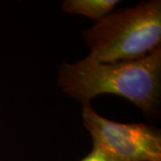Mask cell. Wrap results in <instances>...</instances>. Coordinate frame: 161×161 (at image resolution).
I'll list each match as a JSON object with an SVG mask.
<instances>
[{"label":"cell","mask_w":161,"mask_h":161,"mask_svg":"<svg viewBox=\"0 0 161 161\" xmlns=\"http://www.w3.org/2000/svg\"><path fill=\"white\" fill-rule=\"evenodd\" d=\"M82 119L93 143L101 146L118 161H161L159 129L142 123L108 120L92 109L90 103L83 105Z\"/></svg>","instance_id":"cell-3"},{"label":"cell","mask_w":161,"mask_h":161,"mask_svg":"<svg viewBox=\"0 0 161 161\" xmlns=\"http://www.w3.org/2000/svg\"><path fill=\"white\" fill-rule=\"evenodd\" d=\"M80 161H118L108 151L98 144L93 143L92 150Z\"/></svg>","instance_id":"cell-5"},{"label":"cell","mask_w":161,"mask_h":161,"mask_svg":"<svg viewBox=\"0 0 161 161\" xmlns=\"http://www.w3.org/2000/svg\"><path fill=\"white\" fill-rule=\"evenodd\" d=\"M88 58L101 63L137 60L161 47V2L110 13L83 31Z\"/></svg>","instance_id":"cell-2"},{"label":"cell","mask_w":161,"mask_h":161,"mask_svg":"<svg viewBox=\"0 0 161 161\" xmlns=\"http://www.w3.org/2000/svg\"><path fill=\"white\" fill-rule=\"evenodd\" d=\"M119 3V0H66L62 4V9L98 22L109 14Z\"/></svg>","instance_id":"cell-4"},{"label":"cell","mask_w":161,"mask_h":161,"mask_svg":"<svg viewBox=\"0 0 161 161\" xmlns=\"http://www.w3.org/2000/svg\"><path fill=\"white\" fill-rule=\"evenodd\" d=\"M58 86L83 105L101 94H115L151 116L160 104L161 47L137 60L101 63L87 57L64 63Z\"/></svg>","instance_id":"cell-1"}]
</instances>
